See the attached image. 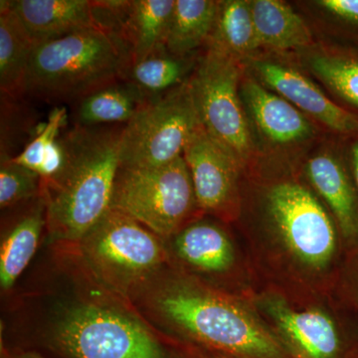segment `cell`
Wrapping results in <instances>:
<instances>
[{"instance_id":"cell-19","label":"cell","mask_w":358,"mask_h":358,"mask_svg":"<svg viewBox=\"0 0 358 358\" xmlns=\"http://www.w3.org/2000/svg\"><path fill=\"white\" fill-rule=\"evenodd\" d=\"M206 48L220 52L241 64L258 55L261 46L250 1H219L215 24Z\"/></svg>"},{"instance_id":"cell-23","label":"cell","mask_w":358,"mask_h":358,"mask_svg":"<svg viewBox=\"0 0 358 358\" xmlns=\"http://www.w3.org/2000/svg\"><path fill=\"white\" fill-rule=\"evenodd\" d=\"M0 89L2 95L25 94V80L34 43L11 13L0 2Z\"/></svg>"},{"instance_id":"cell-26","label":"cell","mask_w":358,"mask_h":358,"mask_svg":"<svg viewBox=\"0 0 358 358\" xmlns=\"http://www.w3.org/2000/svg\"><path fill=\"white\" fill-rule=\"evenodd\" d=\"M67 113L64 108H56L49 115L41 131L20 155L10 157L15 164L38 173L42 180L51 178L61 164L60 131L64 127Z\"/></svg>"},{"instance_id":"cell-21","label":"cell","mask_w":358,"mask_h":358,"mask_svg":"<svg viewBox=\"0 0 358 358\" xmlns=\"http://www.w3.org/2000/svg\"><path fill=\"white\" fill-rule=\"evenodd\" d=\"M199 58L196 55H174L164 47L143 60L131 63L122 79L138 87L152 100L187 82Z\"/></svg>"},{"instance_id":"cell-15","label":"cell","mask_w":358,"mask_h":358,"mask_svg":"<svg viewBox=\"0 0 358 358\" xmlns=\"http://www.w3.org/2000/svg\"><path fill=\"white\" fill-rule=\"evenodd\" d=\"M176 0H133L120 22V34L131 50V63L166 47Z\"/></svg>"},{"instance_id":"cell-1","label":"cell","mask_w":358,"mask_h":358,"mask_svg":"<svg viewBox=\"0 0 358 358\" xmlns=\"http://www.w3.org/2000/svg\"><path fill=\"white\" fill-rule=\"evenodd\" d=\"M124 127L75 124L59 138L61 164L41 192L53 239L79 243L110 210Z\"/></svg>"},{"instance_id":"cell-30","label":"cell","mask_w":358,"mask_h":358,"mask_svg":"<svg viewBox=\"0 0 358 358\" xmlns=\"http://www.w3.org/2000/svg\"><path fill=\"white\" fill-rule=\"evenodd\" d=\"M17 358H43L41 357H39V355H32V353H26V355H20V357Z\"/></svg>"},{"instance_id":"cell-20","label":"cell","mask_w":358,"mask_h":358,"mask_svg":"<svg viewBox=\"0 0 358 358\" xmlns=\"http://www.w3.org/2000/svg\"><path fill=\"white\" fill-rule=\"evenodd\" d=\"M46 226V205L38 197L3 238L0 246V286L8 291L14 286L34 256L42 230Z\"/></svg>"},{"instance_id":"cell-16","label":"cell","mask_w":358,"mask_h":358,"mask_svg":"<svg viewBox=\"0 0 358 358\" xmlns=\"http://www.w3.org/2000/svg\"><path fill=\"white\" fill-rule=\"evenodd\" d=\"M150 101L143 92L126 80L106 85L77 101L75 117L82 127L103 124L124 126Z\"/></svg>"},{"instance_id":"cell-13","label":"cell","mask_w":358,"mask_h":358,"mask_svg":"<svg viewBox=\"0 0 358 358\" xmlns=\"http://www.w3.org/2000/svg\"><path fill=\"white\" fill-rule=\"evenodd\" d=\"M6 3L34 44L99 25L93 1L88 0H15Z\"/></svg>"},{"instance_id":"cell-7","label":"cell","mask_w":358,"mask_h":358,"mask_svg":"<svg viewBox=\"0 0 358 358\" xmlns=\"http://www.w3.org/2000/svg\"><path fill=\"white\" fill-rule=\"evenodd\" d=\"M201 126L188 80L173 91L148 101L124 124L120 166H166L182 157L192 134Z\"/></svg>"},{"instance_id":"cell-17","label":"cell","mask_w":358,"mask_h":358,"mask_svg":"<svg viewBox=\"0 0 358 358\" xmlns=\"http://www.w3.org/2000/svg\"><path fill=\"white\" fill-rule=\"evenodd\" d=\"M278 326L306 358H334L338 336L333 320L319 310L296 312L282 303L270 305Z\"/></svg>"},{"instance_id":"cell-6","label":"cell","mask_w":358,"mask_h":358,"mask_svg":"<svg viewBox=\"0 0 358 358\" xmlns=\"http://www.w3.org/2000/svg\"><path fill=\"white\" fill-rule=\"evenodd\" d=\"M79 243L92 272L103 284L121 293L145 282L164 261L159 237L113 209Z\"/></svg>"},{"instance_id":"cell-8","label":"cell","mask_w":358,"mask_h":358,"mask_svg":"<svg viewBox=\"0 0 358 358\" xmlns=\"http://www.w3.org/2000/svg\"><path fill=\"white\" fill-rule=\"evenodd\" d=\"M243 64L206 48L189 79L200 122L209 136L243 166L254 154L248 115L240 96Z\"/></svg>"},{"instance_id":"cell-29","label":"cell","mask_w":358,"mask_h":358,"mask_svg":"<svg viewBox=\"0 0 358 358\" xmlns=\"http://www.w3.org/2000/svg\"><path fill=\"white\" fill-rule=\"evenodd\" d=\"M350 157H352L353 173H355V180H357L358 186V141L352 145V150H350Z\"/></svg>"},{"instance_id":"cell-2","label":"cell","mask_w":358,"mask_h":358,"mask_svg":"<svg viewBox=\"0 0 358 358\" xmlns=\"http://www.w3.org/2000/svg\"><path fill=\"white\" fill-rule=\"evenodd\" d=\"M131 63L129 45L119 33L96 25L35 44L25 94L49 101H78L119 81Z\"/></svg>"},{"instance_id":"cell-12","label":"cell","mask_w":358,"mask_h":358,"mask_svg":"<svg viewBox=\"0 0 358 358\" xmlns=\"http://www.w3.org/2000/svg\"><path fill=\"white\" fill-rule=\"evenodd\" d=\"M240 96L249 121L277 145L305 143L315 134L312 120L254 77H242Z\"/></svg>"},{"instance_id":"cell-25","label":"cell","mask_w":358,"mask_h":358,"mask_svg":"<svg viewBox=\"0 0 358 358\" xmlns=\"http://www.w3.org/2000/svg\"><path fill=\"white\" fill-rule=\"evenodd\" d=\"M303 64L334 95L358 109V55L331 50L306 49Z\"/></svg>"},{"instance_id":"cell-5","label":"cell","mask_w":358,"mask_h":358,"mask_svg":"<svg viewBox=\"0 0 358 358\" xmlns=\"http://www.w3.org/2000/svg\"><path fill=\"white\" fill-rule=\"evenodd\" d=\"M195 205L183 155L164 166L117 169L110 209L134 219L159 238L178 232Z\"/></svg>"},{"instance_id":"cell-18","label":"cell","mask_w":358,"mask_h":358,"mask_svg":"<svg viewBox=\"0 0 358 358\" xmlns=\"http://www.w3.org/2000/svg\"><path fill=\"white\" fill-rule=\"evenodd\" d=\"M250 3L261 47L288 51L313 46L310 27L288 4L279 0H252Z\"/></svg>"},{"instance_id":"cell-4","label":"cell","mask_w":358,"mask_h":358,"mask_svg":"<svg viewBox=\"0 0 358 358\" xmlns=\"http://www.w3.org/2000/svg\"><path fill=\"white\" fill-rule=\"evenodd\" d=\"M59 315L54 341L70 358H166L148 327L114 303L78 301Z\"/></svg>"},{"instance_id":"cell-11","label":"cell","mask_w":358,"mask_h":358,"mask_svg":"<svg viewBox=\"0 0 358 358\" xmlns=\"http://www.w3.org/2000/svg\"><path fill=\"white\" fill-rule=\"evenodd\" d=\"M183 159L192 176L197 205L222 213L229 207L242 164L235 155L200 127L185 148Z\"/></svg>"},{"instance_id":"cell-3","label":"cell","mask_w":358,"mask_h":358,"mask_svg":"<svg viewBox=\"0 0 358 358\" xmlns=\"http://www.w3.org/2000/svg\"><path fill=\"white\" fill-rule=\"evenodd\" d=\"M155 312L181 331L233 355L278 358L274 336L234 301L189 285H167L152 294Z\"/></svg>"},{"instance_id":"cell-10","label":"cell","mask_w":358,"mask_h":358,"mask_svg":"<svg viewBox=\"0 0 358 358\" xmlns=\"http://www.w3.org/2000/svg\"><path fill=\"white\" fill-rule=\"evenodd\" d=\"M254 78L301 110L308 119L338 134L358 131V119L331 101L310 77L294 66L262 56L247 61Z\"/></svg>"},{"instance_id":"cell-24","label":"cell","mask_w":358,"mask_h":358,"mask_svg":"<svg viewBox=\"0 0 358 358\" xmlns=\"http://www.w3.org/2000/svg\"><path fill=\"white\" fill-rule=\"evenodd\" d=\"M176 248L186 263L205 272H222L234 261L229 239L213 224L188 226L176 237Z\"/></svg>"},{"instance_id":"cell-22","label":"cell","mask_w":358,"mask_h":358,"mask_svg":"<svg viewBox=\"0 0 358 358\" xmlns=\"http://www.w3.org/2000/svg\"><path fill=\"white\" fill-rule=\"evenodd\" d=\"M219 1L176 0V6L166 42L167 51L174 55H196L207 46L217 16Z\"/></svg>"},{"instance_id":"cell-14","label":"cell","mask_w":358,"mask_h":358,"mask_svg":"<svg viewBox=\"0 0 358 358\" xmlns=\"http://www.w3.org/2000/svg\"><path fill=\"white\" fill-rule=\"evenodd\" d=\"M307 174L313 187L322 197L346 237L358 232V204L345 167L338 155L320 150L308 159Z\"/></svg>"},{"instance_id":"cell-27","label":"cell","mask_w":358,"mask_h":358,"mask_svg":"<svg viewBox=\"0 0 358 358\" xmlns=\"http://www.w3.org/2000/svg\"><path fill=\"white\" fill-rule=\"evenodd\" d=\"M42 178L38 173L15 164L10 157L0 164V207L2 209L39 196Z\"/></svg>"},{"instance_id":"cell-9","label":"cell","mask_w":358,"mask_h":358,"mask_svg":"<svg viewBox=\"0 0 358 358\" xmlns=\"http://www.w3.org/2000/svg\"><path fill=\"white\" fill-rule=\"evenodd\" d=\"M271 217L285 243L303 263L322 268L336 249V231L329 214L305 186L282 182L268 193Z\"/></svg>"},{"instance_id":"cell-31","label":"cell","mask_w":358,"mask_h":358,"mask_svg":"<svg viewBox=\"0 0 358 358\" xmlns=\"http://www.w3.org/2000/svg\"><path fill=\"white\" fill-rule=\"evenodd\" d=\"M217 358H227V357H217Z\"/></svg>"},{"instance_id":"cell-28","label":"cell","mask_w":358,"mask_h":358,"mask_svg":"<svg viewBox=\"0 0 358 358\" xmlns=\"http://www.w3.org/2000/svg\"><path fill=\"white\" fill-rule=\"evenodd\" d=\"M315 4L333 17L358 26V0H320Z\"/></svg>"}]
</instances>
